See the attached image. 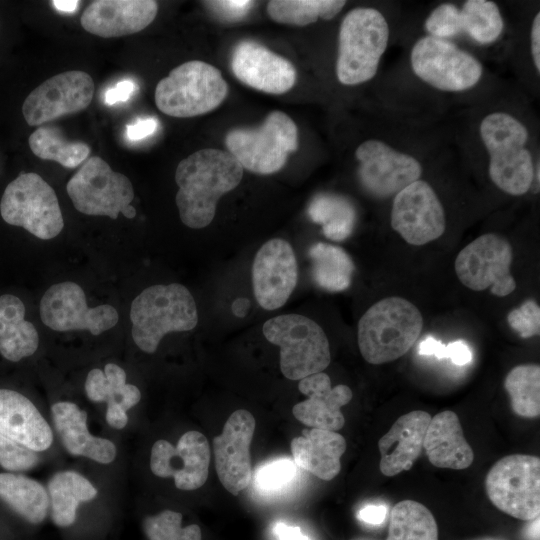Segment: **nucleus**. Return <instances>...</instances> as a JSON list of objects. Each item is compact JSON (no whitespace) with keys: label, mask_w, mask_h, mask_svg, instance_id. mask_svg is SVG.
I'll use <instances>...</instances> for the list:
<instances>
[{"label":"nucleus","mask_w":540,"mask_h":540,"mask_svg":"<svg viewBox=\"0 0 540 540\" xmlns=\"http://www.w3.org/2000/svg\"><path fill=\"white\" fill-rule=\"evenodd\" d=\"M491 182L502 192L522 196L539 191L540 161L527 120L506 106L489 108L477 123Z\"/></svg>","instance_id":"f257e3e1"},{"label":"nucleus","mask_w":540,"mask_h":540,"mask_svg":"<svg viewBox=\"0 0 540 540\" xmlns=\"http://www.w3.org/2000/svg\"><path fill=\"white\" fill-rule=\"evenodd\" d=\"M243 170L232 154L215 148L198 150L180 161L175 201L182 223L192 229L208 226L218 200L238 186Z\"/></svg>","instance_id":"f03ea898"},{"label":"nucleus","mask_w":540,"mask_h":540,"mask_svg":"<svg viewBox=\"0 0 540 540\" xmlns=\"http://www.w3.org/2000/svg\"><path fill=\"white\" fill-rule=\"evenodd\" d=\"M391 39V26L386 14L376 7L362 6L348 11L339 33L336 77L345 86L371 81Z\"/></svg>","instance_id":"7ed1b4c3"},{"label":"nucleus","mask_w":540,"mask_h":540,"mask_svg":"<svg viewBox=\"0 0 540 540\" xmlns=\"http://www.w3.org/2000/svg\"><path fill=\"white\" fill-rule=\"evenodd\" d=\"M130 321L134 343L143 352L151 354L166 334L196 327V302L182 284L152 285L133 299Z\"/></svg>","instance_id":"20e7f679"},{"label":"nucleus","mask_w":540,"mask_h":540,"mask_svg":"<svg viewBox=\"0 0 540 540\" xmlns=\"http://www.w3.org/2000/svg\"><path fill=\"white\" fill-rule=\"evenodd\" d=\"M423 327L419 309L401 297H387L373 304L358 322V346L370 364L402 357L415 343Z\"/></svg>","instance_id":"39448f33"},{"label":"nucleus","mask_w":540,"mask_h":540,"mask_svg":"<svg viewBox=\"0 0 540 540\" xmlns=\"http://www.w3.org/2000/svg\"><path fill=\"white\" fill-rule=\"evenodd\" d=\"M408 62L418 81L441 93L471 92L485 77V67L475 54L455 41L426 34L410 47Z\"/></svg>","instance_id":"423d86ee"},{"label":"nucleus","mask_w":540,"mask_h":540,"mask_svg":"<svg viewBox=\"0 0 540 540\" xmlns=\"http://www.w3.org/2000/svg\"><path fill=\"white\" fill-rule=\"evenodd\" d=\"M354 157L361 186L377 199L393 198L424 172L421 151L403 138L384 133L363 140L355 148Z\"/></svg>","instance_id":"0eeeda50"},{"label":"nucleus","mask_w":540,"mask_h":540,"mask_svg":"<svg viewBox=\"0 0 540 540\" xmlns=\"http://www.w3.org/2000/svg\"><path fill=\"white\" fill-rule=\"evenodd\" d=\"M228 94V84L214 66L187 61L170 71L155 89V104L164 114L187 118L217 108Z\"/></svg>","instance_id":"6e6552de"},{"label":"nucleus","mask_w":540,"mask_h":540,"mask_svg":"<svg viewBox=\"0 0 540 540\" xmlns=\"http://www.w3.org/2000/svg\"><path fill=\"white\" fill-rule=\"evenodd\" d=\"M263 334L280 347V369L290 380H301L322 372L331 360L328 338L319 324L299 314H285L267 320Z\"/></svg>","instance_id":"1a4fd4ad"},{"label":"nucleus","mask_w":540,"mask_h":540,"mask_svg":"<svg viewBox=\"0 0 540 540\" xmlns=\"http://www.w3.org/2000/svg\"><path fill=\"white\" fill-rule=\"evenodd\" d=\"M225 144L243 169L268 175L279 171L288 154L297 149V126L287 114L275 110L256 128L230 130Z\"/></svg>","instance_id":"9d476101"},{"label":"nucleus","mask_w":540,"mask_h":540,"mask_svg":"<svg viewBox=\"0 0 540 540\" xmlns=\"http://www.w3.org/2000/svg\"><path fill=\"white\" fill-rule=\"evenodd\" d=\"M0 215L9 225L49 240L60 234L64 220L54 189L37 173L22 172L4 189Z\"/></svg>","instance_id":"9b49d317"},{"label":"nucleus","mask_w":540,"mask_h":540,"mask_svg":"<svg viewBox=\"0 0 540 540\" xmlns=\"http://www.w3.org/2000/svg\"><path fill=\"white\" fill-rule=\"evenodd\" d=\"M68 196L79 212L90 216H107L113 220L121 213L133 219L137 212L131 205L133 185L124 174L112 170L98 156L90 157L66 185Z\"/></svg>","instance_id":"f8f14e48"},{"label":"nucleus","mask_w":540,"mask_h":540,"mask_svg":"<svg viewBox=\"0 0 540 540\" xmlns=\"http://www.w3.org/2000/svg\"><path fill=\"white\" fill-rule=\"evenodd\" d=\"M488 498L502 512L524 521L540 514V459L525 454L498 460L485 480Z\"/></svg>","instance_id":"ddd939ff"},{"label":"nucleus","mask_w":540,"mask_h":540,"mask_svg":"<svg viewBox=\"0 0 540 540\" xmlns=\"http://www.w3.org/2000/svg\"><path fill=\"white\" fill-rule=\"evenodd\" d=\"M513 250L504 237L487 233L465 246L455 259L460 282L473 291L490 292L498 297L511 294L516 282L510 272Z\"/></svg>","instance_id":"4468645a"},{"label":"nucleus","mask_w":540,"mask_h":540,"mask_svg":"<svg viewBox=\"0 0 540 540\" xmlns=\"http://www.w3.org/2000/svg\"><path fill=\"white\" fill-rule=\"evenodd\" d=\"M39 312L43 324L54 331L87 330L95 336L115 327L119 320L112 305L89 307L82 287L71 281L50 286L41 298Z\"/></svg>","instance_id":"2eb2a0df"},{"label":"nucleus","mask_w":540,"mask_h":540,"mask_svg":"<svg viewBox=\"0 0 540 540\" xmlns=\"http://www.w3.org/2000/svg\"><path fill=\"white\" fill-rule=\"evenodd\" d=\"M446 212L435 189L420 178L393 196L390 225L407 243L424 245L446 230Z\"/></svg>","instance_id":"dca6fc26"},{"label":"nucleus","mask_w":540,"mask_h":540,"mask_svg":"<svg viewBox=\"0 0 540 540\" xmlns=\"http://www.w3.org/2000/svg\"><path fill=\"white\" fill-rule=\"evenodd\" d=\"M92 77L70 70L48 78L25 98L22 115L29 126H41L64 115L86 109L93 98Z\"/></svg>","instance_id":"f3484780"},{"label":"nucleus","mask_w":540,"mask_h":540,"mask_svg":"<svg viewBox=\"0 0 540 540\" xmlns=\"http://www.w3.org/2000/svg\"><path fill=\"white\" fill-rule=\"evenodd\" d=\"M210 458L207 438L191 430L185 432L175 446L167 440H157L151 449L150 469L158 477H172L178 489L191 491L205 484Z\"/></svg>","instance_id":"a211bd4d"},{"label":"nucleus","mask_w":540,"mask_h":540,"mask_svg":"<svg viewBox=\"0 0 540 540\" xmlns=\"http://www.w3.org/2000/svg\"><path fill=\"white\" fill-rule=\"evenodd\" d=\"M255 431L252 413L239 409L213 439L215 468L219 481L232 495H238L252 479L250 445Z\"/></svg>","instance_id":"6ab92c4d"},{"label":"nucleus","mask_w":540,"mask_h":540,"mask_svg":"<svg viewBox=\"0 0 540 540\" xmlns=\"http://www.w3.org/2000/svg\"><path fill=\"white\" fill-rule=\"evenodd\" d=\"M298 280V265L292 246L274 238L257 251L252 265L255 298L266 310L282 307L292 294Z\"/></svg>","instance_id":"aec40b11"},{"label":"nucleus","mask_w":540,"mask_h":540,"mask_svg":"<svg viewBox=\"0 0 540 540\" xmlns=\"http://www.w3.org/2000/svg\"><path fill=\"white\" fill-rule=\"evenodd\" d=\"M230 64L239 81L265 93H285L296 82V70L290 61L253 40L236 44Z\"/></svg>","instance_id":"412c9836"},{"label":"nucleus","mask_w":540,"mask_h":540,"mask_svg":"<svg viewBox=\"0 0 540 540\" xmlns=\"http://www.w3.org/2000/svg\"><path fill=\"white\" fill-rule=\"evenodd\" d=\"M153 0H96L81 15V26L102 38L122 37L145 29L155 19Z\"/></svg>","instance_id":"4be33fe9"},{"label":"nucleus","mask_w":540,"mask_h":540,"mask_svg":"<svg viewBox=\"0 0 540 540\" xmlns=\"http://www.w3.org/2000/svg\"><path fill=\"white\" fill-rule=\"evenodd\" d=\"M299 391L307 399L292 408L294 417L310 428L338 431L345 423L341 407L352 399L351 389L343 384L331 387L326 373L319 372L300 380Z\"/></svg>","instance_id":"5701e85b"},{"label":"nucleus","mask_w":540,"mask_h":540,"mask_svg":"<svg viewBox=\"0 0 540 540\" xmlns=\"http://www.w3.org/2000/svg\"><path fill=\"white\" fill-rule=\"evenodd\" d=\"M430 421L429 413L416 410L400 416L394 422L378 442L382 474L391 477L412 467L423 449Z\"/></svg>","instance_id":"b1692460"},{"label":"nucleus","mask_w":540,"mask_h":540,"mask_svg":"<svg viewBox=\"0 0 540 540\" xmlns=\"http://www.w3.org/2000/svg\"><path fill=\"white\" fill-rule=\"evenodd\" d=\"M0 433L35 452L47 450L53 442L52 429L37 407L10 389H0Z\"/></svg>","instance_id":"393cba45"},{"label":"nucleus","mask_w":540,"mask_h":540,"mask_svg":"<svg viewBox=\"0 0 540 540\" xmlns=\"http://www.w3.org/2000/svg\"><path fill=\"white\" fill-rule=\"evenodd\" d=\"M54 427L65 449L72 455L87 457L101 464L116 458L115 444L92 435L87 427V413L70 401L56 402L51 407Z\"/></svg>","instance_id":"a878e982"},{"label":"nucleus","mask_w":540,"mask_h":540,"mask_svg":"<svg viewBox=\"0 0 540 540\" xmlns=\"http://www.w3.org/2000/svg\"><path fill=\"white\" fill-rule=\"evenodd\" d=\"M85 392L93 402H106V421L114 429H123L128 422L127 410L139 403L141 392L126 383V373L119 365L108 363L104 370L94 368L85 380Z\"/></svg>","instance_id":"bb28decb"},{"label":"nucleus","mask_w":540,"mask_h":540,"mask_svg":"<svg viewBox=\"0 0 540 540\" xmlns=\"http://www.w3.org/2000/svg\"><path fill=\"white\" fill-rule=\"evenodd\" d=\"M423 447L430 463L439 468L465 469L474 459L457 414L449 410L431 418Z\"/></svg>","instance_id":"cd10ccee"},{"label":"nucleus","mask_w":540,"mask_h":540,"mask_svg":"<svg viewBox=\"0 0 540 540\" xmlns=\"http://www.w3.org/2000/svg\"><path fill=\"white\" fill-rule=\"evenodd\" d=\"M346 450L344 437L334 431L310 428L291 441L295 463L322 480H332L341 469Z\"/></svg>","instance_id":"c85d7f7f"},{"label":"nucleus","mask_w":540,"mask_h":540,"mask_svg":"<svg viewBox=\"0 0 540 540\" xmlns=\"http://www.w3.org/2000/svg\"><path fill=\"white\" fill-rule=\"evenodd\" d=\"M39 346L34 325L25 320V305L12 294L0 296V354L11 362L33 355Z\"/></svg>","instance_id":"c756f323"},{"label":"nucleus","mask_w":540,"mask_h":540,"mask_svg":"<svg viewBox=\"0 0 540 540\" xmlns=\"http://www.w3.org/2000/svg\"><path fill=\"white\" fill-rule=\"evenodd\" d=\"M457 4L458 38L464 37L479 47L493 46L503 38L506 22L496 2L465 0Z\"/></svg>","instance_id":"7c9ffc66"},{"label":"nucleus","mask_w":540,"mask_h":540,"mask_svg":"<svg viewBox=\"0 0 540 540\" xmlns=\"http://www.w3.org/2000/svg\"><path fill=\"white\" fill-rule=\"evenodd\" d=\"M50 513L53 523L60 528L74 524L81 503L97 497L98 490L82 474L72 471H59L48 482Z\"/></svg>","instance_id":"2f4dec72"},{"label":"nucleus","mask_w":540,"mask_h":540,"mask_svg":"<svg viewBox=\"0 0 540 540\" xmlns=\"http://www.w3.org/2000/svg\"><path fill=\"white\" fill-rule=\"evenodd\" d=\"M0 498L17 515L33 525L42 523L50 510L45 487L21 474L0 473Z\"/></svg>","instance_id":"473e14b6"},{"label":"nucleus","mask_w":540,"mask_h":540,"mask_svg":"<svg viewBox=\"0 0 540 540\" xmlns=\"http://www.w3.org/2000/svg\"><path fill=\"white\" fill-rule=\"evenodd\" d=\"M308 255L312 263L313 280L320 288L339 292L351 285L355 266L343 248L318 242L310 247Z\"/></svg>","instance_id":"72a5a7b5"},{"label":"nucleus","mask_w":540,"mask_h":540,"mask_svg":"<svg viewBox=\"0 0 540 540\" xmlns=\"http://www.w3.org/2000/svg\"><path fill=\"white\" fill-rule=\"evenodd\" d=\"M307 212L314 223L322 226L323 234L330 240L343 241L353 232L356 211L341 195L320 193L311 200Z\"/></svg>","instance_id":"f704fd0d"},{"label":"nucleus","mask_w":540,"mask_h":540,"mask_svg":"<svg viewBox=\"0 0 540 540\" xmlns=\"http://www.w3.org/2000/svg\"><path fill=\"white\" fill-rule=\"evenodd\" d=\"M386 540H438V525L423 504L403 500L391 510Z\"/></svg>","instance_id":"c9c22d12"},{"label":"nucleus","mask_w":540,"mask_h":540,"mask_svg":"<svg viewBox=\"0 0 540 540\" xmlns=\"http://www.w3.org/2000/svg\"><path fill=\"white\" fill-rule=\"evenodd\" d=\"M32 153L43 160H51L66 168H76L90 154V147L84 142H70L54 126H39L28 138Z\"/></svg>","instance_id":"e433bc0d"},{"label":"nucleus","mask_w":540,"mask_h":540,"mask_svg":"<svg viewBox=\"0 0 540 540\" xmlns=\"http://www.w3.org/2000/svg\"><path fill=\"white\" fill-rule=\"evenodd\" d=\"M345 5L343 0H272L267 12L278 23L306 26L318 19L334 18Z\"/></svg>","instance_id":"4c0bfd02"},{"label":"nucleus","mask_w":540,"mask_h":540,"mask_svg":"<svg viewBox=\"0 0 540 540\" xmlns=\"http://www.w3.org/2000/svg\"><path fill=\"white\" fill-rule=\"evenodd\" d=\"M504 387L510 396L513 411L525 418L540 414V367L523 364L512 368L507 374Z\"/></svg>","instance_id":"58836bf2"},{"label":"nucleus","mask_w":540,"mask_h":540,"mask_svg":"<svg viewBox=\"0 0 540 540\" xmlns=\"http://www.w3.org/2000/svg\"><path fill=\"white\" fill-rule=\"evenodd\" d=\"M143 530L148 540H202L200 527L182 526V514L173 510L146 517Z\"/></svg>","instance_id":"ea45409f"},{"label":"nucleus","mask_w":540,"mask_h":540,"mask_svg":"<svg viewBox=\"0 0 540 540\" xmlns=\"http://www.w3.org/2000/svg\"><path fill=\"white\" fill-rule=\"evenodd\" d=\"M37 452L0 433V466L8 471H25L37 465Z\"/></svg>","instance_id":"a19ab883"},{"label":"nucleus","mask_w":540,"mask_h":540,"mask_svg":"<svg viewBox=\"0 0 540 540\" xmlns=\"http://www.w3.org/2000/svg\"><path fill=\"white\" fill-rule=\"evenodd\" d=\"M507 321L509 326L522 338H530L539 335V305L533 300H527L519 308L511 310L508 313Z\"/></svg>","instance_id":"79ce46f5"},{"label":"nucleus","mask_w":540,"mask_h":540,"mask_svg":"<svg viewBox=\"0 0 540 540\" xmlns=\"http://www.w3.org/2000/svg\"><path fill=\"white\" fill-rule=\"evenodd\" d=\"M295 474V464L288 459H281L260 468L256 474V482L262 489L277 490L290 482Z\"/></svg>","instance_id":"37998d69"},{"label":"nucleus","mask_w":540,"mask_h":540,"mask_svg":"<svg viewBox=\"0 0 540 540\" xmlns=\"http://www.w3.org/2000/svg\"><path fill=\"white\" fill-rule=\"evenodd\" d=\"M205 4L219 18L227 21H238L246 16L254 2L246 0H222L206 1Z\"/></svg>","instance_id":"c03bdc74"},{"label":"nucleus","mask_w":540,"mask_h":540,"mask_svg":"<svg viewBox=\"0 0 540 540\" xmlns=\"http://www.w3.org/2000/svg\"><path fill=\"white\" fill-rule=\"evenodd\" d=\"M530 64L534 76H540V12L536 11L530 21L528 33Z\"/></svg>","instance_id":"a18cd8bd"},{"label":"nucleus","mask_w":540,"mask_h":540,"mask_svg":"<svg viewBox=\"0 0 540 540\" xmlns=\"http://www.w3.org/2000/svg\"><path fill=\"white\" fill-rule=\"evenodd\" d=\"M158 120L154 117L138 118L126 126V137L130 141H139L155 133Z\"/></svg>","instance_id":"49530a36"},{"label":"nucleus","mask_w":540,"mask_h":540,"mask_svg":"<svg viewBox=\"0 0 540 540\" xmlns=\"http://www.w3.org/2000/svg\"><path fill=\"white\" fill-rule=\"evenodd\" d=\"M135 89L136 84L133 81L129 79L122 80L105 92L104 101L107 105L126 102L132 96Z\"/></svg>","instance_id":"de8ad7c7"},{"label":"nucleus","mask_w":540,"mask_h":540,"mask_svg":"<svg viewBox=\"0 0 540 540\" xmlns=\"http://www.w3.org/2000/svg\"><path fill=\"white\" fill-rule=\"evenodd\" d=\"M447 358L454 364L463 366L472 361V352L470 347L462 340L450 342L446 345Z\"/></svg>","instance_id":"09e8293b"},{"label":"nucleus","mask_w":540,"mask_h":540,"mask_svg":"<svg viewBox=\"0 0 540 540\" xmlns=\"http://www.w3.org/2000/svg\"><path fill=\"white\" fill-rule=\"evenodd\" d=\"M387 514V508L384 505H366L358 512L359 520L371 524L379 525L383 523Z\"/></svg>","instance_id":"8fccbe9b"},{"label":"nucleus","mask_w":540,"mask_h":540,"mask_svg":"<svg viewBox=\"0 0 540 540\" xmlns=\"http://www.w3.org/2000/svg\"><path fill=\"white\" fill-rule=\"evenodd\" d=\"M418 353L425 356L433 355L437 359L447 358L446 345L432 336H428L420 342Z\"/></svg>","instance_id":"3c124183"},{"label":"nucleus","mask_w":540,"mask_h":540,"mask_svg":"<svg viewBox=\"0 0 540 540\" xmlns=\"http://www.w3.org/2000/svg\"><path fill=\"white\" fill-rule=\"evenodd\" d=\"M273 531L279 540H311L298 526H291L282 522L277 523Z\"/></svg>","instance_id":"603ef678"},{"label":"nucleus","mask_w":540,"mask_h":540,"mask_svg":"<svg viewBox=\"0 0 540 540\" xmlns=\"http://www.w3.org/2000/svg\"><path fill=\"white\" fill-rule=\"evenodd\" d=\"M79 1L76 0H53L52 6L62 13H73L78 9Z\"/></svg>","instance_id":"864d4df0"},{"label":"nucleus","mask_w":540,"mask_h":540,"mask_svg":"<svg viewBox=\"0 0 540 540\" xmlns=\"http://www.w3.org/2000/svg\"><path fill=\"white\" fill-rule=\"evenodd\" d=\"M529 522L525 531L526 538L528 540H539V517Z\"/></svg>","instance_id":"5fc2aeb1"},{"label":"nucleus","mask_w":540,"mask_h":540,"mask_svg":"<svg viewBox=\"0 0 540 540\" xmlns=\"http://www.w3.org/2000/svg\"><path fill=\"white\" fill-rule=\"evenodd\" d=\"M476 540H502V539L488 537V538H481V539H476Z\"/></svg>","instance_id":"6e6d98bb"}]
</instances>
